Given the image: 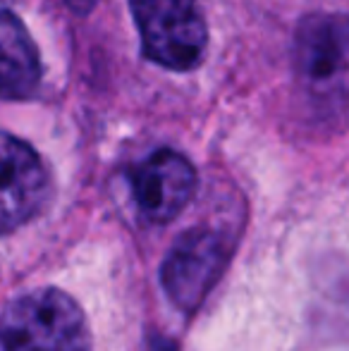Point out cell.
<instances>
[{"instance_id": "3", "label": "cell", "mask_w": 349, "mask_h": 351, "mask_svg": "<svg viewBox=\"0 0 349 351\" xmlns=\"http://www.w3.org/2000/svg\"><path fill=\"white\" fill-rule=\"evenodd\" d=\"M228 237L213 227H196L175 241L160 268V282L180 311H196L228 268Z\"/></svg>"}, {"instance_id": "4", "label": "cell", "mask_w": 349, "mask_h": 351, "mask_svg": "<svg viewBox=\"0 0 349 351\" xmlns=\"http://www.w3.org/2000/svg\"><path fill=\"white\" fill-rule=\"evenodd\" d=\"M51 175L29 143L0 132V237L24 227L46 208Z\"/></svg>"}, {"instance_id": "6", "label": "cell", "mask_w": 349, "mask_h": 351, "mask_svg": "<svg viewBox=\"0 0 349 351\" xmlns=\"http://www.w3.org/2000/svg\"><path fill=\"white\" fill-rule=\"evenodd\" d=\"M41 60L24 24L0 8V96L24 98L38 86Z\"/></svg>"}, {"instance_id": "5", "label": "cell", "mask_w": 349, "mask_h": 351, "mask_svg": "<svg viewBox=\"0 0 349 351\" xmlns=\"http://www.w3.org/2000/svg\"><path fill=\"white\" fill-rule=\"evenodd\" d=\"M136 208L151 222H170L186 208L196 189V172L184 156L160 148L132 170Z\"/></svg>"}, {"instance_id": "1", "label": "cell", "mask_w": 349, "mask_h": 351, "mask_svg": "<svg viewBox=\"0 0 349 351\" xmlns=\"http://www.w3.org/2000/svg\"><path fill=\"white\" fill-rule=\"evenodd\" d=\"M0 351H91L84 313L60 289L29 291L0 315Z\"/></svg>"}, {"instance_id": "7", "label": "cell", "mask_w": 349, "mask_h": 351, "mask_svg": "<svg viewBox=\"0 0 349 351\" xmlns=\"http://www.w3.org/2000/svg\"><path fill=\"white\" fill-rule=\"evenodd\" d=\"M297 62L309 82L326 84L340 72L345 46L337 27L326 17H309L297 34Z\"/></svg>"}, {"instance_id": "2", "label": "cell", "mask_w": 349, "mask_h": 351, "mask_svg": "<svg viewBox=\"0 0 349 351\" xmlns=\"http://www.w3.org/2000/svg\"><path fill=\"white\" fill-rule=\"evenodd\" d=\"M130 8L149 60L177 72L199 65L208 29L196 0H130Z\"/></svg>"}]
</instances>
